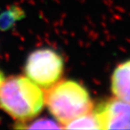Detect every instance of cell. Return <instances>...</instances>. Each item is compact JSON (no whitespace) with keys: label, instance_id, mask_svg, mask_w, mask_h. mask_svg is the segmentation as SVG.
Here are the masks:
<instances>
[{"label":"cell","instance_id":"obj_1","mask_svg":"<svg viewBox=\"0 0 130 130\" xmlns=\"http://www.w3.org/2000/svg\"><path fill=\"white\" fill-rule=\"evenodd\" d=\"M44 92L27 77L11 76L0 87V106L15 120H31L43 109Z\"/></svg>","mask_w":130,"mask_h":130},{"label":"cell","instance_id":"obj_2","mask_svg":"<svg viewBox=\"0 0 130 130\" xmlns=\"http://www.w3.org/2000/svg\"><path fill=\"white\" fill-rule=\"evenodd\" d=\"M44 101L55 120L63 127L73 119L90 112L93 102L87 89L72 79L58 81L44 93Z\"/></svg>","mask_w":130,"mask_h":130},{"label":"cell","instance_id":"obj_3","mask_svg":"<svg viewBox=\"0 0 130 130\" xmlns=\"http://www.w3.org/2000/svg\"><path fill=\"white\" fill-rule=\"evenodd\" d=\"M64 69L63 58L52 48H40L28 56L25 66L26 77L41 88L52 86L60 79Z\"/></svg>","mask_w":130,"mask_h":130},{"label":"cell","instance_id":"obj_4","mask_svg":"<svg viewBox=\"0 0 130 130\" xmlns=\"http://www.w3.org/2000/svg\"><path fill=\"white\" fill-rule=\"evenodd\" d=\"M101 129H130V103L118 98L99 104L94 111Z\"/></svg>","mask_w":130,"mask_h":130},{"label":"cell","instance_id":"obj_5","mask_svg":"<svg viewBox=\"0 0 130 130\" xmlns=\"http://www.w3.org/2000/svg\"><path fill=\"white\" fill-rule=\"evenodd\" d=\"M111 90L116 98L130 103V60L119 64L113 71Z\"/></svg>","mask_w":130,"mask_h":130},{"label":"cell","instance_id":"obj_6","mask_svg":"<svg viewBox=\"0 0 130 130\" xmlns=\"http://www.w3.org/2000/svg\"><path fill=\"white\" fill-rule=\"evenodd\" d=\"M68 129H101L94 111L85 113L73 119L63 127Z\"/></svg>","mask_w":130,"mask_h":130},{"label":"cell","instance_id":"obj_7","mask_svg":"<svg viewBox=\"0 0 130 130\" xmlns=\"http://www.w3.org/2000/svg\"><path fill=\"white\" fill-rule=\"evenodd\" d=\"M25 16V12L19 7H11L0 14V30H8L13 27L16 21Z\"/></svg>","mask_w":130,"mask_h":130},{"label":"cell","instance_id":"obj_8","mask_svg":"<svg viewBox=\"0 0 130 130\" xmlns=\"http://www.w3.org/2000/svg\"><path fill=\"white\" fill-rule=\"evenodd\" d=\"M24 128H63V127L57 121L48 118H41L30 123V125L25 126Z\"/></svg>","mask_w":130,"mask_h":130},{"label":"cell","instance_id":"obj_9","mask_svg":"<svg viewBox=\"0 0 130 130\" xmlns=\"http://www.w3.org/2000/svg\"><path fill=\"white\" fill-rule=\"evenodd\" d=\"M4 79H5V78H4V75L3 74V73L0 71V87H1V85L3 84V82L4 81Z\"/></svg>","mask_w":130,"mask_h":130}]
</instances>
